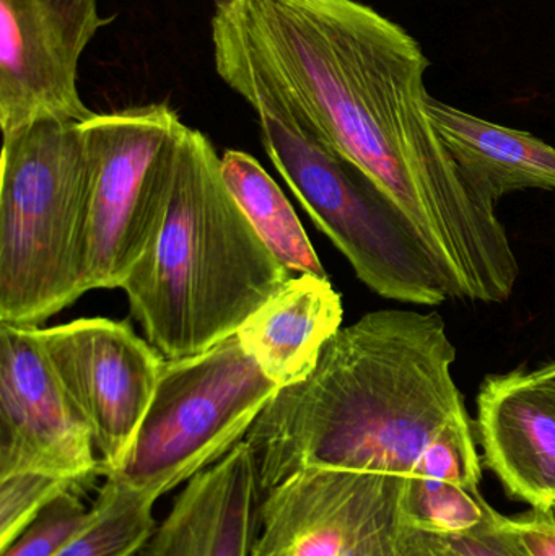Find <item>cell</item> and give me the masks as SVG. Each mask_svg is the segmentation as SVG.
I'll return each instance as SVG.
<instances>
[{
    "mask_svg": "<svg viewBox=\"0 0 555 556\" xmlns=\"http://www.w3.org/2000/svg\"><path fill=\"white\" fill-rule=\"evenodd\" d=\"M215 71L269 94L364 169L429 251L452 300L502 304L520 277L495 205L430 119L416 39L357 0H231L212 18Z\"/></svg>",
    "mask_w": 555,
    "mask_h": 556,
    "instance_id": "6da1fadb",
    "label": "cell"
},
{
    "mask_svg": "<svg viewBox=\"0 0 555 556\" xmlns=\"http://www.w3.org/2000/svg\"><path fill=\"white\" fill-rule=\"evenodd\" d=\"M455 362L437 313L374 311L342 327L312 375L279 389L244 438L257 500L303 469L479 489L481 457Z\"/></svg>",
    "mask_w": 555,
    "mask_h": 556,
    "instance_id": "7a4b0ae2",
    "label": "cell"
},
{
    "mask_svg": "<svg viewBox=\"0 0 555 556\" xmlns=\"http://www.w3.org/2000/svg\"><path fill=\"white\" fill-rule=\"evenodd\" d=\"M220 162L211 140L186 127L162 227L123 285L133 316L168 359L237 336L292 278L228 191Z\"/></svg>",
    "mask_w": 555,
    "mask_h": 556,
    "instance_id": "3957f363",
    "label": "cell"
},
{
    "mask_svg": "<svg viewBox=\"0 0 555 556\" xmlns=\"http://www.w3.org/2000/svg\"><path fill=\"white\" fill-rule=\"evenodd\" d=\"M93 165L78 123L39 121L3 136L0 323H45L87 293Z\"/></svg>",
    "mask_w": 555,
    "mask_h": 556,
    "instance_id": "277c9868",
    "label": "cell"
},
{
    "mask_svg": "<svg viewBox=\"0 0 555 556\" xmlns=\"http://www.w3.org/2000/svg\"><path fill=\"white\" fill-rule=\"evenodd\" d=\"M243 98L260 117L267 155L371 291L424 306L452 300L416 231L364 169L336 152L282 101L257 91Z\"/></svg>",
    "mask_w": 555,
    "mask_h": 556,
    "instance_id": "5b68a950",
    "label": "cell"
},
{
    "mask_svg": "<svg viewBox=\"0 0 555 556\" xmlns=\"http://www.w3.org/2000/svg\"><path fill=\"white\" fill-rule=\"evenodd\" d=\"M277 392L238 336L166 359L129 454L108 477L160 500L244 441Z\"/></svg>",
    "mask_w": 555,
    "mask_h": 556,
    "instance_id": "8992f818",
    "label": "cell"
},
{
    "mask_svg": "<svg viewBox=\"0 0 555 556\" xmlns=\"http://www.w3.org/2000/svg\"><path fill=\"white\" fill-rule=\"evenodd\" d=\"M80 127L93 165L85 288H123L162 227L188 126L153 103L94 114Z\"/></svg>",
    "mask_w": 555,
    "mask_h": 556,
    "instance_id": "52a82bcc",
    "label": "cell"
},
{
    "mask_svg": "<svg viewBox=\"0 0 555 556\" xmlns=\"http://www.w3.org/2000/svg\"><path fill=\"white\" fill-rule=\"evenodd\" d=\"M396 476L303 469L257 500L250 556H406Z\"/></svg>",
    "mask_w": 555,
    "mask_h": 556,
    "instance_id": "ba28073f",
    "label": "cell"
},
{
    "mask_svg": "<svg viewBox=\"0 0 555 556\" xmlns=\"http://www.w3.org/2000/svg\"><path fill=\"white\" fill-rule=\"evenodd\" d=\"M39 342L93 433L101 476L117 472L155 394L165 359L123 320L91 317L39 329Z\"/></svg>",
    "mask_w": 555,
    "mask_h": 556,
    "instance_id": "9c48e42d",
    "label": "cell"
},
{
    "mask_svg": "<svg viewBox=\"0 0 555 556\" xmlns=\"http://www.w3.org/2000/svg\"><path fill=\"white\" fill-rule=\"evenodd\" d=\"M110 22L98 0H0L2 136L39 121L81 124L94 116L78 93V64Z\"/></svg>",
    "mask_w": 555,
    "mask_h": 556,
    "instance_id": "30bf717a",
    "label": "cell"
},
{
    "mask_svg": "<svg viewBox=\"0 0 555 556\" xmlns=\"http://www.w3.org/2000/svg\"><path fill=\"white\" fill-rule=\"evenodd\" d=\"M41 472L90 489L93 433L55 375L35 326L0 323V477Z\"/></svg>",
    "mask_w": 555,
    "mask_h": 556,
    "instance_id": "8fae6325",
    "label": "cell"
},
{
    "mask_svg": "<svg viewBox=\"0 0 555 556\" xmlns=\"http://www.w3.org/2000/svg\"><path fill=\"white\" fill-rule=\"evenodd\" d=\"M484 460L512 498L555 506V381L515 369L484 379L478 397Z\"/></svg>",
    "mask_w": 555,
    "mask_h": 556,
    "instance_id": "7c38bea8",
    "label": "cell"
},
{
    "mask_svg": "<svg viewBox=\"0 0 555 556\" xmlns=\"http://www.w3.org/2000/svg\"><path fill=\"white\" fill-rule=\"evenodd\" d=\"M257 509L253 454L241 441L192 477L134 556H250Z\"/></svg>",
    "mask_w": 555,
    "mask_h": 556,
    "instance_id": "4fadbf2b",
    "label": "cell"
},
{
    "mask_svg": "<svg viewBox=\"0 0 555 556\" xmlns=\"http://www.w3.org/2000/svg\"><path fill=\"white\" fill-rule=\"evenodd\" d=\"M341 294L328 277L300 274L290 278L260 307L237 336L261 371L279 386L312 375L326 343L342 329Z\"/></svg>",
    "mask_w": 555,
    "mask_h": 556,
    "instance_id": "5bb4252c",
    "label": "cell"
},
{
    "mask_svg": "<svg viewBox=\"0 0 555 556\" xmlns=\"http://www.w3.org/2000/svg\"><path fill=\"white\" fill-rule=\"evenodd\" d=\"M430 119L469 185L491 204L525 189L555 191V147L429 97Z\"/></svg>",
    "mask_w": 555,
    "mask_h": 556,
    "instance_id": "9a60e30c",
    "label": "cell"
},
{
    "mask_svg": "<svg viewBox=\"0 0 555 556\" xmlns=\"http://www.w3.org/2000/svg\"><path fill=\"white\" fill-rule=\"evenodd\" d=\"M220 168L228 191L270 253L290 273L328 277L292 205L257 160L227 150Z\"/></svg>",
    "mask_w": 555,
    "mask_h": 556,
    "instance_id": "2e32d148",
    "label": "cell"
},
{
    "mask_svg": "<svg viewBox=\"0 0 555 556\" xmlns=\"http://www.w3.org/2000/svg\"><path fill=\"white\" fill-rule=\"evenodd\" d=\"M159 498L104 477L87 518L54 556H134L155 531Z\"/></svg>",
    "mask_w": 555,
    "mask_h": 556,
    "instance_id": "e0dca14e",
    "label": "cell"
},
{
    "mask_svg": "<svg viewBox=\"0 0 555 556\" xmlns=\"http://www.w3.org/2000/svg\"><path fill=\"white\" fill-rule=\"evenodd\" d=\"M401 515L409 528L440 538L466 534L495 521V511L479 489L436 479H407L401 495Z\"/></svg>",
    "mask_w": 555,
    "mask_h": 556,
    "instance_id": "ac0fdd59",
    "label": "cell"
},
{
    "mask_svg": "<svg viewBox=\"0 0 555 556\" xmlns=\"http://www.w3.org/2000/svg\"><path fill=\"white\" fill-rule=\"evenodd\" d=\"M88 486L41 472H18L0 477V551L9 547L46 506L64 493L84 495Z\"/></svg>",
    "mask_w": 555,
    "mask_h": 556,
    "instance_id": "d6986e66",
    "label": "cell"
},
{
    "mask_svg": "<svg viewBox=\"0 0 555 556\" xmlns=\"http://www.w3.org/2000/svg\"><path fill=\"white\" fill-rule=\"evenodd\" d=\"M80 493L68 492L42 509L41 515L0 556H54L87 518Z\"/></svg>",
    "mask_w": 555,
    "mask_h": 556,
    "instance_id": "ffe728a7",
    "label": "cell"
},
{
    "mask_svg": "<svg viewBox=\"0 0 555 556\" xmlns=\"http://www.w3.org/2000/svg\"><path fill=\"white\" fill-rule=\"evenodd\" d=\"M442 539L459 556H530L502 515L475 531Z\"/></svg>",
    "mask_w": 555,
    "mask_h": 556,
    "instance_id": "44dd1931",
    "label": "cell"
},
{
    "mask_svg": "<svg viewBox=\"0 0 555 556\" xmlns=\"http://www.w3.org/2000/svg\"><path fill=\"white\" fill-rule=\"evenodd\" d=\"M507 521L528 555L555 556V506L531 508L521 515L507 516Z\"/></svg>",
    "mask_w": 555,
    "mask_h": 556,
    "instance_id": "7402d4cb",
    "label": "cell"
},
{
    "mask_svg": "<svg viewBox=\"0 0 555 556\" xmlns=\"http://www.w3.org/2000/svg\"><path fill=\"white\" fill-rule=\"evenodd\" d=\"M403 545L406 556H459L439 535L427 534L406 525L403 529Z\"/></svg>",
    "mask_w": 555,
    "mask_h": 556,
    "instance_id": "603a6c76",
    "label": "cell"
},
{
    "mask_svg": "<svg viewBox=\"0 0 555 556\" xmlns=\"http://www.w3.org/2000/svg\"><path fill=\"white\" fill-rule=\"evenodd\" d=\"M534 371L541 376V378L551 379V381H555V359L553 362L544 363V365L538 366Z\"/></svg>",
    "mask_w": 555,
    "mask_h": 556,
    "instance_id": "cb8c5ba5",
    "label": "cell"
},
{
    "mask_svg": "<svg viewBox=\"0 0 555 556\" xmlns=\"http://www.w3.org/2000/svg\"><path fill=\"white\" fill-rule=\"evenodd\" d=\"M212 2L215 3V7H222L227 5V3L231 2V0H212Z\"/></svg>",
    "mask_w": 555,
    "mask_h": 556,
    "instance_id": "d4e9b609",
    "label": "cell"
}]
</instances>
